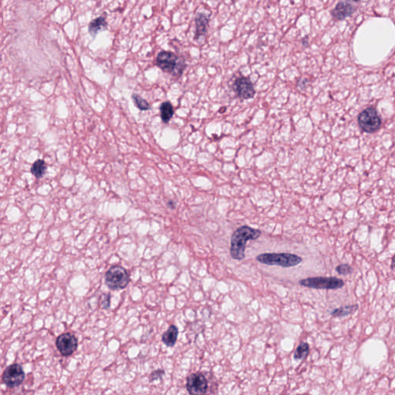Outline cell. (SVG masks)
Segmentation results:
<instances>
[{"instance_id":"22","label":"cell","mask_w":395,"mask_h":395,"mask_svg":"<svg viewBox=\"0 0 395 395\" xmlns=\"http://www.w3.org/2000/svg\"><path fill=\"white\" fill-rule=\"evenodd\" d=\"M164 373H165V372L162 369L154 370V372L151 373V376H150V381L152 382L162 378Z\"/></svg>"},{"instance_id":"4","label":"cell","mask_w":395,"mask_h":395,"mask_svg":"<svg viewBox=\"0 0 395 395\" xmlns=\"http://www.w3.org/2000/svg\"><path fill=\"white\" fill-rule=\"evenodd\" d=\"M129 282V273L122 266H112L106 273L105 283L111 290H123L127 287Z\"/></svg>"},{"instance_id":"13","label":"cell","mask_w":395,"mask_h":395,"mask_svg":"<svg viewBox=\"0 0 395 395\" xmlns=\"http://www.w3.org/2000/svg\"><path fill=\"white\" fill-rule=\"evenodd\" d=\"M177 336H178V328L174 325H171L169 328L163 333L161 339L163 343L167 347H172L177 341Z\"/></svg>"},{"instance_id":"23","label":"cell","mask_w":395,"mask_h":395,"mask_svg":"<svg viewBox=\"0 0 395 395\" xmlns=\"http://www.w3.org/2000/svg\"><path fill=\"white\" fill-rule=\"evenodd\" d=\"M302 43H303V45L304 47H307L308 46V37H306L303 39V41H302Z\"/></svg>"},{"instance_id":"25","label":"cell","mask_w":395,"mask_h":395,"mask_svg":"<svg viewBox=\"0 0 395 395\" xmlns=\"http://www.w3.org/2000/svg\"><path fill=\"white\" fill-rule=\"evenodd\" d=\"M353 1H356V2H357V1H360V0H353Z\"/></svg>"},{"instance_id":"11","label":"cell","mask_w":395,"mask_h":395,"mask_svg":"<svg viewBox=\"0 0 395 395\" xmlns=\"http://www.w3.org/2000/svg\"><path fill=\"white\" fill-rule=\"evenodd\" d=\"M355 11L356 7L354 5L350 4L348 1H341L332 11L331 15L335 20L342 21L350 17Z\"/></svg>"},{"instance_id":"21","label":"cell","mask_w":395,"mask_h":395,"mask_svg":"<svg viewBox=\"0 0 395 395\" xmlns=\"http://www.w3.org/2000/svg\"><path fill=\"white\" fill-rule=\"evenodd\" d=\"M337 273L342 276H346V275L350 274L353 271L351 266L347 264H340L336 268Z\"/></svg>"},{"instance_id":"2","label":"cell","mask_w":395,"mask_h":395,"mask_svg":"<svg viewBox=\"0 0 395 395\" xmlns=\"http://www.w3.org/2000/svg\"><path fill=\"white\" fill-rule=\"evenodd\" d=\"M156 64L164 72L177 77H181L187 67L184 59L171 51H162L158 53Z\"/></svg>"},{"instance_id":"1","label":"cell","mask_w":395,"mask_h":395,"mask_svg":"<svg viewBox=\"0 0 395 395\" xmlns=\"http://www.w3.org/2000/svg\"><path fill=\"white\" fill-rule=\"evenodd\" d=\"M262 233L260 230L251 228L250 226H241L237 229L231 237L230 255L232 258L242 260L245 258L246 244L249 240H256L260 238Z\"/></svg>"},{"instance_id":"14","label":"cell","mask_w":395,"mask_h":395,"mask_svg":"<svg viewBox=\"0 0 395 395\" xmlns=\"http://www.w3.org/2000/svg\"><path fill=\"white\" fill-rule=\"evenodd\" d=\"M107 22L105 17H100L94 19L88 26V31L92 37H95L99 32L107 28Z\"/></svg>"},{"instance_id":"17","label":"cell","mask_w":395,"mask_h":395,"mask_svg":"<svg viewBox=\"0 0 395 395\" xmlns=\"http://www.w3.org/2000/svg\"><path fill=\"white\" fill-rule=\"evenodd\" d=\"M47 166L45 161L38 159L33 164L31 168V173L37 178H41L45 175L47 172Z\"/></svg>"},{"instance_id":"18","label":"cell","mask_w":395,"mask_h":395,"mask_svg":"<svg viewBox=\"0 0 395 395\" xmlns=\"http://www.w3.org/2000/svg\"><path fill=\"white\" fill-rule=\"evenodd\" d=\"M309 353H310V346L308 343L302 342L296 348L293 357L296 360H304L308 357Z\"/></svg>"},{"instance_id":"5","label":"cell","mask_w":395,"mask_h":395,"mask_svg":"<svg viewBox=\"0 0 395 395\" xmlns=\"http://www.w3.org/2000/svg\"><path fill=\"white\" fill-rule=\"evenodd\" d=\"M299 284L305 287L317 290H337L344 286V282L337 277L317 276L300 280Z\"/></svg>"},{"instance_id":"7","label":"cell","mask_w":395,"mask_h":395,"mask_svg":"<svg viewBox=\"0 0 395 395\" xmlns=\"http://www.w3.org/2000/svg\"><path fill=\"white\" fill-rule=\"evenodd\" d=\"M26 373L19 363L10 365L3 373V381L10 388L19 387L25 380Z\"/></svg>"},{"instance_id":"20","label":"cell","mask_w":395,"mask_h":395,"mask_svg":"<svg viewBox=\"0 0 395 395\" xmlns=\"http://www.w3.org/2000/svg\"><path fill=\"white\" fill-rule=\"evenodd\" d=\"M100 303H101V308L104 310L109 309L111 307V295L109 293L103 294L100 300Z\"/></svg>"},{"instance_id":"8","label":"cell","mask_w":395,"mask_h":395,"mask_svg":"<svg viewBox=\"0 0 395 395\" xmlns=\"http://www.w3.org/2000/svg\"><path fill=\"white\" fill-rule=\"evenodd\" d=\"M208 387V380L201 372L191 373L187 377L186 388L190 394H205Z\"/></svg>"},{"instance_id":"12","label":"cell","mask_w":395,"mask_h":395,"mask_svg":"<svg viewBox=\"0 0 395 395\" xmlns=\"http://www.w3.org/2000/svg\"><path fill=\"white\" fill-rule=\"evenodd\" d=\"M194 24H195L194 40L198 41L201 37H205L208 33L210 18L206 14L200 13L196 15L195 18H194Z\"/></svg>"},{"instance_id":"6","label":"cell","mask_w":395,"mask_h":395,"mask_svg":"<svg viewBox=\"0 0 395 395\" xmlns=\"http://www.w3.org/2000/svg\"><path fill=\"white\" fill-rule=\"evenodd\" d=\"M358 124L365 132L373 133L380 128L381 120L375 108L367 107L359 114Z\"/></svg>"},{"instance_id":"19","label":"cell","mask_w":395,"mask_h":395,"mask_svg":"<svg viewBox=\"0 0 395 395\" xmlns=\"http://www.w3.org/2000/svg\"><path fill=\"white\" fill-rule=\"evenodd\" d=\"M132 99L137 108L141 110V111H148V110L151 109V106H150L149 103L147 102L146 100H144L138 94H133Z\"/></svg>"},{"instance_id":"3","label":"cell","mask_w":395,"mask_h":395,"mask_svg":"<svg viewBox=\"0 0 395 395\" xmlns=\"http://www.w3.org/2000/svg\"><path fill=\"white\" fill-rule=\"evenodd\" d=\"M259 263L269 266H279L285 268L297 266L302 262V258L291 253H263L256 256Z\"/></svg>"},{"instance_id":"15","label":"cell","mask_w":395,"mask_h":395,"mask_svg":"<svg viewBox=\"0 0 395 395\" xmlns=\"http://www.w3.org/2000/svg\"><path fill=\"white\" fill-rule=\"evenodd\" d=\"M359 306L357 304L348 305V306H343L335 309L331 312V315L334 317H343L348 315L353 314L355 312L358 310Z\"/></svg>"},{"instance_id":"9","label":"cell","mask_w":395,"mask_h":395,"mask_svg":"<svg viewBox=\"0 0 395 395\" xmlns=\"http://www.w3.org/2000/svg\"><path fill=\"white\" fill-rule=\"evenodd\" d=\"M56 346L64 357H69L77 350L78 340L72 333H63L57 337Z\"/></svg>"},{"instance_id":"16","label":"cell","mask_w":395,"mask_h":395,"mask_svg":"<svg viewBox=\"0 0 395 395\" xmlns=\"http://www.w3.org/2000/svg\"><path fill=\"white\" fill-rule=\"evenodd\" d=\"M160 112L163 122L167 124L171 121L174 115V107L169 101H166L160 106Z\"/></svg>"},{"instance_id":"10","label":"cell","mask_w":395,"mask_h":395,"mask_svg":"<svg viewBox=\"0 0 395 395\" xmlns=\"http://www.w3.org/2000/svg\"><path fill=\"white\" fill-rule=\"evenodd\" d=\"M233 89L235 93L243 100L253 98L256 94L254 86L250 79L244 76H240L235 80Z\"/></svg>"},{"instance_id":"24","label":"cell","mask_w":395,"mask_h":395,"mask_svg":"<svg viewBox=\"0 0 395 395\" xmlns=\"http://www.w3.org/2000/svg\"><path fill=\"white\" fill-rule=\"evenodd\" d=\"M391 269L393 271L395 272V255L393 256L391 260Z\"/></svg>"}]
</instances>
